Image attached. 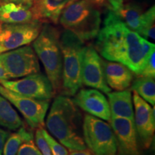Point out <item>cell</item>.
I'll return each mask as SVG.
<instances>
[{
    "label": "cell",
    "mask_w": 155,
    "mask_h": 155,
    "mask_svg": "<svg viewBox=\"0 0 155 155\" xmlns=\"http://www.w3.org/2000/svg\"><path fill=\"white\" fill-rule=\"evenodd\" d=\"M82 114L68 96L61 95L54 99L46 119L50 134L70 150H86L83 137Z\"/></svg>",
    "instance_id": "7a4b0ae2"
},
{
    "label": "cell",
    "mask_w": 155,
    "mask_h": 155,
    "mask_svg": "<svg viewBox=\"0 0 155 155\" xmlns=\"http://www.w3.org/2000/svg\"><path fill=\"white\" fill-rule=\"evenodd\" d=\"M32 139H33L32 133L22 126L16 132L9 134L4 145L3 155H17L21 145Z\"/></svg>",
    "instance_id": "7402d4cb"
},
{
    "label": "cell",
    "mask_w": 155,
    "mask_h": 155,
    "mask_svg": "<svg viewBox=\"0 0 155 155\" xmlns=\"http://www.w3.org/2000/svg\"><path fill=\"white\" fill-rule=\"evenodd\" d=\"M61 32L49 24L45 25L32 43V48L43 64L54 94H59L62 88L63 55L60 45Z\"/></svg>",
    "instance_id": "3957f363"
},
{
    "label": "cell",
    "mask_w": 155,
    "mask_h": 155,
    "mask_svg": "<svg viewBox=\"0 0 155 155\" xmlns=\"http://www.w3.org/2000/svg\"><path fill=\"white\" fill-rule=\"evenodd\" d=\"M132 101L134 105V124L139 140L144 149H149L154 140L155 130V108L134 92Z\"/></svg>",
    "instance_id": "7c38bea8"
},
{
    "label": "cell",
    "mask_w": 155,
    "mask_h": 155,
    "mask_svg": "<svg viewBox=\"0 0 155 155\" xmlns=\"http://www.w3.org/2000/svg\"><path fill=\"white\" fill-rule=\"evenodd\" d=\"M10 133L8 131L0 128V155H2L4 145L5 144V141L7 140Z\"/></svg>",
    "instance_id": "83f0119b"
},
{
    "label": "cell",
    "mask_w": 155,
    "mask_h": 155,
    "mask_svg": "<svg viewBox=\"0 0 155 155\" xmlns=\"http://www.w3.org/2000/svg\"><path fill=\"white\" fill-rule=\"evenodd\" d=\"M95 47L106 61L124 64L139 75L155 45L128 28L115 12L109 10L96 36Z\"/></svg>",
    "instance_id": "6da1fadb"
},
{
    "label": "cell",
    "mask_w": 155,
    "mask_h": 155,
    "mask_svg": "<svg viewBox=\"0 0 155 155\" xmlns=\"http://www.w3.org/2000/svg\"><path fill=\"white\" fill-rule=\"evenodd\" d=\"M155 51H153L150 54V57L145 63L144 68H143L142 71L140 73V74L138 75H141V76H146V77H151L155 78Z\"/></svg>",
    "instance_id": "4316f807"
},
{
    "label": "cell",
    "mask_w": 155,
    "mask_h": 155,
    "mask_svg": "<svg viewBox=\"0 0 155 155\" xmlns=\"http://www.w3.org/2000/svg\"><path fill=\"white\" fill-rule=\"evenodd\" d=\"M108 1L111 6L112 10L116 11L124 4L125 0H108Z\"/></svg>",
    "instance_id": "f1b7e54d"
},
{
    "label": "cell",
    "mask_w": 155,
    "mask_h": 155,
    "mask_svg": "<svg viewBox=\"0 0 155 155\" xmlns=\"http://www.w3.org/2000/svg\"><path fill=\"white\" fill-rule=\"evenodd\" d=\"M131 90L136 92L141 98L150 103L155 104V82L154 78L138 75L132 81Z\"/></svg>",
    "instance_id": "44dd1931"
},
{
    "label": "cell",
    "mask_w": 155,
    "mask_h": 155,
    "mask_svg": "<svg viewBox=\"0 0 155 155\" xmlns=\"http://www.w3.org/2000/svg\"><path fill=\"white\" fill-rule=\"evenodd\" d=\"M63 55V75L61 93L73 96L82 87V61L86 46L84 42L68 30L60 36Z\"/></svg>",
    "instance_id": "277c9868"
},
{
    "label": "cell",
    "mask_w": 155,
    "mask_h": 155,
    "mask_svg": "<svg viewBox=\"0 0 155 155\" xmlns=\"http://www.w3.org/2000/svg\"><path fill=\"white\" fill-rule=\"evenodd\" d=\"M109 122L117 141V155H141L134 121L111 116Z\"/></svg>",
    "instance_id": "4fadbf2b"
},
{
    "label": "cell",
    "mask_w": 155,
    "mask_h": 155,
    "mask_svg": "<svg viewBox=\"0 0 155 155\" xmlns=\"http://www.w3.org/2000/svg\"><path fill=\"white\" fill-rule=\"evenodd\" d=\"M71 0H32L30 6L32 20L58 24L62 11Z\"/></svg>",
    "instance_id": "9a60e30c"
},
{
    "label": "cell",
    "mask_w": 155,
    "mask_h": 155,
    "mask_svg": "<svg viewBox=\"0 0 155 155\" xmlns=\"http://www.w3.org/2000/svg\"><path fill=\"white\" fill-rule=\"evenodd\" d=\"M154 20L155 7L153 6L143 13L142 28L139 34V35L147 40H154Z\"/></svg>",
    "instance_id": "603a6c76"
},
{
    "label": "cell",
    "mask_w": 155,
    "mask_h": 155,
    "mask_svg": "<svg viewBox=\"0 0 155 155\" xmlns=\"http://www.w3.org/2000/svg\"><path fill=\"white\" fill-rule=\"evenodd\" d=\"M0 23H1V22H0Z\"/></svg>",
    "instance_id": "836d02e7"
},
{
    "label": "cell",
    "mask_w": 155,
    "mask_h": 155,
    "mask_svg": "<svg viewBox=\"0 0 155 155\" xmlns=\"http://www.w3.org/2000/svg\"><path fill=\"white\" fill-rule=\"evenodd\" d=\"M111 116L134 121L131 91H116L107 94Z\"/></svg>",
    "instance_id": "e0dca14e"
},
{
    "label": "cell",
    "mask_w": 155,
    "mask_h": 155,
    "mask_svg": "<svg viewBox=\"0 0 155 155\" xmlns=\"http://www.w3.org/2000/svg\"><path fill=\"white\" fill-rule=\"evenodd\" d=\"M73 102L90 115L109 121L111 111L106 97L95 88H83L75 95Z\"/></svg>",
    "instance_id": "5bb4252c"
},
{
    "label": "cell",
    "mask_w": 155,
    "mask_h": 155,
    "mask_svg": "<svg viewBox=\"0 0 155 155\" xmlns=\"http://www.w3.org/2000/svg\"><path fill=\"white\" fill-rule=\"evenodd\" d=\"M17 155H42L41 152L35 144L33 139L25 141L19 147Z\"/></svg>",
    "instance_id": "d4e9b609"
},
{
    "label": "cell",
    "mask_w": 155,
    "mask_h": 155,
    "mask_svg": "<svg viewBox=\"0 0 155 155\" xmlns=\"http://www.w3.org/2000/svg\"><path fill=\"white\" fill-rule=\"evenodd\" d=\"M114 12L128 28L139 34L142 28L144 13L141 6L135 3L124 4L118 10Z\"/></svg>",
    "instance_id": "d6986e66"
},
{
    "label": "cell",
    "mask_w": 155,
    "mask_h": 155,
    "mask_svg": "<svg viewBox=\"0 0 155 155\" xmlns=\"http://www.w3.org/2000/svg\"><path fill=\"white\" fill-rule=\"evenodd\" d=\"M0 65L9 79L40 73L38 58L33 48L24 46L0 54Z\"/></svg>",
    "instance_id": "52a82bcc"
},
{
    "label": "cell",
    "mask_w": 155,
    "mask_h": 155,
    "mask_svg": "<svg viewBox=\"0 0 155 155\" xmlns=\"http://www.w3.org/2000/svg\"><path fill=\"white\" fill-rule=\"evenodd\" d=\"M32 0H17L16 4H22V5H27V6H31L32 5Z\"/></svg>",
    "instance_id": "d6a6232c"
},
{
    "label": "cell",
    "mask_w": 155,
    "mask_h": 155,
    "mask_svg": "<svg viewBox=\"0 0 155 155\" xmlns=\"http://www.w3.org/2000/svg\"><path fill=\"white\" fill-rule=\"evenodd\" d=\"M87 1L91 3L96 7H101L104 4V2H105V0H87Z\"/></svg>",
    "instance_id": "1f68e13d"
},
{
    "label": "cell",
    "mask_w": 155,
    "mask_h": 155,
    "mask_svg": "<svg viewBox=\"0 0 155 155\" xmlns=\"http://www.w3.org/2000/svg\"><path fill=\"white\" fill-rule=\"evenodd\" d=\"M103 67L106 83L111 89L124 91L131 86L133 72L124 64L103 60Z\"/></svg>",
    "instance_id": "2e32d148"
},
{
    "label": "cell",
    "mask_w": 155,
    "mask_h": 155,
    "mask_svg": "<svg viewBox=\"0 0 155 155\" xmlns=\"http://www.w3.org/2000/svg\"><path fill=\"white\" fill-rule=\"evenodd\" d=\"M82 83L85 86L108 94L111 89L106 83L103 59L92 46H86L82 61Z\"/></svg>",
    "instance_id": "8fae6325"
},
{
    "label": "cell",
    "mask_w": 155,
    "mask_h": 155,
    "mask_svg": "<svg viewBox=\"0 0 155 155\" xmlns=\"http://www.w3.org/2000/svg\"><path fill=\"white\" fill-rule=\"evenodd\" d=\"M35 139L37 147H38L42 155H52L49 145L48 144L47 141H46L43 134H42V129H37Z\"/></svg>",
    "instance_id": "484cf974"
},
{
    "label": "cell",
    "mask_w": 155,
    "mask_h": 155,
    "mask_svg": "<svg viewBox=\"0 0 155 155\" xmlns=\"http://www.w3.org/2000/svg\"><path fill=\"white\" fill-rule=\"evenodd\" d=\"M30 6L16 3L0 5V22L18 24L32 22V16Z\"/></svg>",
    "instance_id": "ac0fdd59"
},
{
    "label": "cell",
    "mask_w": 155,
    "mask_h": 155,
    "mask_svg": "<svg viewBox=\"0 0 155 155\" xmlns=\"http://www.w3.org/2000/svg\"><path fill=\"white\" fill-rule=\"evenodd\" d=\"M68 155H94L88 149L81 150H71Z\"/></svg>",
    "instance_id": "f546056e"
},
{
    "label": "cell",
    "mask_w": 155,
    "mask_h": 155,
    "mask_svg": "<svg viewBox=\"0 0 155 155\" xmlns=\"http://www.w3.org/2000/svg\"><path fill=\"white\" fill-rule=\"evenodd\" d=\"M1 80H9L8 75L6 73L5 69L0 65V81Z\"/></svg>",
    "instance_id": "4dcf8cb0"
},
{
    "label": "cell",
    "mask_w": 155,
    "mask_h": 155,
    "mask_svg": "<svg viewBox=\"0 0 155 155\" xmlns=\"http://www.w3.org/2000/svg\"><path fill=\"white\" fill-rule=\"evenodd\" d=\"M0 94L20 112L32 129H42L45 118L49 108L50 101L37 100L23 96L0 85Z\"/></svg>",
    "instance_id": "9c48e42d"
},
{
    "label": "cell",
    "mask_w": 155,
    "mask_h": 155,
    "mask_svg": "<svg viewBox=\"0 0 155 155\" xmlns=\"http://www.w3.org/2000/svg\"><path fill=\"white\" fill-rule=\"evenodd\" d=\"M0 85L16 94L37 100L50 101L55 96L50 80L40 73L16 81L1 80Z\"/></svg>",
    "instance_id": "30bf717a"
},
{
    "label": "cell",
    "mask_w": 155,
    "mask_h": 155,
    "mask_svg": "<svg viewBox=\"0 0 155 155\" xmlns=\"http://www.w3.org/2000/svg\"><path fill=\"white\" fill-rule=\"evenodd\" d=\"M85 144L94 155H117L118 145L111 125L102 119L86 114L83 122Z\"/></svg>",
    "instance_id": "8992f818"
},
{
    "label": "cell",
    "mask_w": 155,
    "mask_h": 155,
    "mask_svg": "<svg viewBox=\"0 0 155 155\" xmlns=\"http://www.w3.org/2000/svg\"><path fill=\"white\" fill-rule=\"evenodd\" d=\"M0 126L15 131L23 126V121L11 104L0 94Z\"/></svg>",
    "instance_id": "ffe728a7"
},
{
    "label": "cell",
    "mask_w": 155,
    "mask_h": 155,
    "mask_svg": "<svg viewBox=\"0 0 155 155\" xmlns=\"http://www.w3.org/2000/svg\"><path fill=\"white\" fill-rule=\"evenodd\" d=\"M60 23L83 42L96 38L101 29V13L87 0H71L62 11Z\"/></svg>",
    "instance_id": "5b68a950"
},
{
    "label": "cell",
    "mask_w": 155,
    "mask_h": 155,
    "mask_svg": "<svg viewBox=\"0 0 155 155\" xmlns=\"http://www.w3.org/2000/svg\"><path fill=\"white\" fill-rule=\"evenodd\" d=\"M42 131L48 144L49 145L52 155H68V151L63 144L55 140V138L43 128L42 129Z\"/></svg>",
    "instance_id": "cb8c5ba5"
},
{
    "label": "cell",
    "mask_w": 155,
    "mask_h": 155,
    "mask_svg": "<svg viewBox=\"0 0 155 155\" xmlns=\"http://www.w3.org/2000/svg\"><path fill=\"white\" fill-rule=\"evenodd\" d=\"M42 23H0V54L30 44L40 34Z\"/></svg>",
    "instance_id": "ba28073f"
}]
</instances>
